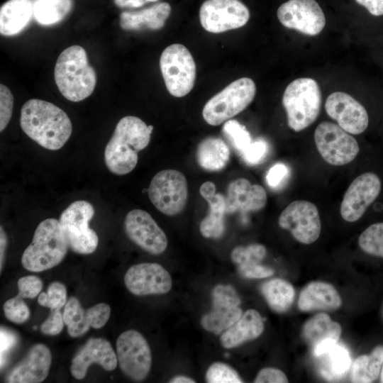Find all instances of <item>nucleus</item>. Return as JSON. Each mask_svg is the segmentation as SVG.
Masks as SVG:
<instances>
[{
	"mask_svg": "<svg viewBox=\"0 0 383 383\" xmlns=\"http://www.w3.org/2000/svg\"><path fill=\"white\" fill-rule=\"evenodd\" d=\"M20 125L30 139L50 150L62 148L72 132L71 121L62 109L38 99H29L23 105Z\"/></svg>",
	"mask_w": 383,
	"mask_h": 383,
	"instance_id": "nucleus-1",
	"label": "nucleus"
},
{
	"mask_svg": "<svg viewBox=\"0 0 383 383\" xmlns=\"http://www.w3.org/2000/svg\"><path fill=\"white\" fill-rule=\"evenodd\" d=\"M152 126H147L140 118L127 116L117 123L104 150V162L108 170L124 175L135 167L139 151L149 144Z\"/></svg>",
	"mask_w": 383,
	"mask_h": 383,
	"instance_id": "nucleus-2",
	"label": "nucleus"
},
{
	"mask_svg": "<svg viewBox=\"0 0 383 383\" xmlns=\"http://www.w3.org/2000/svg\"><path fill=\"white\" fill-rule=\"evenodd\" d=\"M54 78L63 96L73 102L89 96L96 84L95 70L88 62L85 50L79 45H72L60 54Z\"/></svg>",
	"mask_w": 383,
	"mask_h": 383,
	"instance_id": "nucleus-3",
	"label": "nucleus"
},
{
	"mask_svg": "<svg viewBox=\"0 0 383 383\" xmlns=\"http://www.w3.org/2000/svg\"><path fill=\"white\" fill-rule=\"evenodd\" d=\"M68 248L60 221L45 219L38 224L32 242L25 249L21 264L26 270L34 272L51 269L62 261Z\"/></svg>",
	"mask_w": 383,
	"mask_h": 383,
	"instance_id": "nucleus-4",
	"label": "nucleus"
},
{
	"mask_svg": "<svg viewBox=\"0 0 383 383\" xmlns=\"http://www.w3.org/2000/svg\"><path fill=\"white\" fill-rule=\"evenodd\" d=\"M282 104L288 126L301 131L317 118L321 106V92L316 81L309 77L298 78L286 88Z\"/></svg>",
	"mask_w": 383,
	"mask_h": 383,
	"instance_id": "nucleus-5",
	"label": "nucleus"
},
{
	"mask_svg": "<svg viewBox=\"0 0 383 383\" xmlns=\"http://www.w3.org/2000/svg\"><path fill=\"white\" fill-rule=\"evenodd\" d=\"M255 92V84L250 78L235 80L206 102L202 110L204 121L211 126L227 121L248 107Z\"/></svg>",
	"mask_w": 383,
	"mask_h": 383,
	"instance_id": "nucleus-6",
	"label": "nucleus"
},
{
	"mask_svg": "<svg viewBox=\"0 0 383 383\" xmlns=\"http://www.w3.org/2000/svg\"><path fill=\"white\" fill-rule=\"evenodd\" d=\"M94 215V208L91 203L78 200L70 204L60 216L69 248L77 253L91 254L98 246L99 237L89 226Z\"/></svg>",
	"mask_w": 383,
	"mask_h": 383,
	"instance_id": "nucleus-7",
	"label": "nucleus"
},
{
	"mask_svg": "<svg viewBox=\"0 0 383 383\" xmlns=\"http://www.w3.org/2000/svg\"><path fill=\"white\" fill-rule=\"evenodd\" d=\"M160 67L171 95L182 97L192 91L196 79V64L185 46L174 43L167 47L161 54Z\"/></svg>",
	"mask_w": 383,
	"mask_h": 383,
	"instance_id": "nucleus-8",
	"label": "nucleus"
},
{
	"mask_svg": "<svg viewBox=\"0 0 383 383\" xmlns=\"http://www.w3.org/2000/svg\"><path fill=\"white\" fill-rule=\"evenodd\" d=\"M148 193L150 201L159 211L167 216H175L186 206L187 181L178 170H163L153 177Z\"/></svg>",
	"mask_w": 383,
	"mask_h": 383,
	"instance_id": "nucleus-9",
	"label": "nucleus"
},
{
	"mask_svg": "<svg viewBox=\"0 0 383 383\" xmlns=\"http://www.w3.org/2000/svg\"><path fill=\"white\" fill-rule=\"evenodd\" d=\"M314 141L321 157L334 166L351 162L360 152L355 138L338 125L328 121L318 125L314 131Z\"/></svg>",
	"mask_w": 383,
	"mask_h": 383,
	"instance_id": "nucleus-10",
	"label": "nucleus"
},
{
	"mask_svg": "<svg viewBox=\"0 0 383 383\" xmlns=\"http://www.w3.org/2000/svg\"><path fill=\"white\" fill-rule=\"evenodd\" d=\"M116 345L123 373L135 381L144 379L152 366L151 350L144 336L135 330H127L119 335Z\"/></svg>",
	"mask_w": 383,
	"mask_h": 383,
	"instance_id": "nucleus-11",
	"label": "nucleus"
},
{
	"mask_svg": "<svg viewBox=\"0 0 383 383\" xmlns=\"http://www.w3.org/2000/svg\"><path fill=\"white\" fill-rule=\"evenodd\" d=\"M280 228L288 230L294 238L302 244H311L318 238L321 223L316 206L305 200L290 203L278 218Z\"/></svg>",
	"mask_w": 383,
	"mask_h": 383,
	"instance_id": "nucleus-12",
	"label": "nucleus"
},
{
	"mask_svg": "<svg viewBox=\"0 0 383 383\" xmlns=\"http://www.w3.org/2000/svg\"><path fill=\"white\" fill-rule=\"evenodd\" d=\"M249 18L248 7L239 0H206L199 10L202 27L213 33L243 27Z\"/></svg>",
	"mask_w": 383,
	"mask_h": 383,
	"instance_id": "nucleus-13",
	"label": "nucleus"
},
{
	"mask_svg": "<svg viewBox=\"0 0 383 383\" xmlns=\"http://www.w3.org/2000/svg\"><path fill=\"white\" fill-rule=\"evenodd\" d=\"M382 182L378 175L367 172L357 177L345 191L340 207L342 218L348 222L359 220L380 194Z\"/></svg>",
	"mask_w": 383,
	"mask_h": 383,
	"instance_id": "nucleus-14",
	"label": "nucleus"
},
{
	"mask_svg": "<svg viewBox=\"0 0 383 383\" xmlns=\"http://www.w3.org/2000/svg\"><path fill=\"white\" fill-rule=\"evenodd\" d=\"M212 310L201 319V326L216 335L231 327L242 316L240 299L231 285L218 284L212 292Z\"/></svg>",
	"mask_w": 383,
	"mask_h": 383,
	"instance_id": "nucleus-15",
	"label": "nucleus"
},
{
	"mask_svg": "<svg viewBox=\"0 0 383 383\" xmlns=\"http://www.w3.org/2000/svg\"><path fill=\"white\" fill-rule=\"evenodd\" d=\"M277 15L284 27L307 35L319 34L326 25L324 13L315 0H289L278 8Z\"/></svg>",
	"mask_w": 383,
	"mask_h": 383,
	"instance_id": "nucleus-16",
	"label": "nucleus"
},
{
	"mask_svg": "<svg viewBox=\"0 0 383 383\" xmlns=\"http://www.w3.org/2000/svg\"><path fill=\"white\" fill-rule=\"evenodd\" d=\"M124 227L128 238L145 251L160 255L166 250L167 236L147 211L138 209L130 211Z\"/></svg>",
	"mask_w": 383,
	"mask_h": 383,
	"instance_id": "nucleus-17",
	"label": "nucleus"
},
{
	"mask_svg": "<svg viewBox=\"0 0 383 383\" xmlns=\"http://www.w3.org/2000/svg\"><path fill=\"white\" fill-rule=\"evenodd\" d=\"M123 279L127 289L136 296L166 294L172 286L170 273L162 265L154 262L131 266Z\"/></svg>",
	"mask_w": 383,
	"mask_h": 383,
	"instance_id": "nucleus-18",
	"label": "nucleus"
},
{
	"mask_svg": "<svg viewBox=\"0 0 383 383\" xmlns=\"http://www.w3.org/2000/svg\"><path fill=\"white\" fill-rule=\"evenodd\" d=\"M324 106L326 113L349 133L359 135L368 126L369 116L365 108L347 93L331 94Z\"/></svg>",
	"mask_w": 383,
	"mask_h": 383,
	"instance_id": "nucleus-19",
	"label": "nucleus"
},
{
	"mask_svg": "<svg viewBox=\"0 0 383 383\" xmlns=\"http://www.w3.org/2000/svg\"><path fill=\"white\" fill-rule=\"evenodd\" d=\"M62 313L68 334L72 338H77L86 333L90 328H102L109 319L111 308L106 303H99L84 309L79 300L71 296L67 301Z\"/></svg>",
	"mask_w": 383,
	"mask_h": 383,
	"instance_id": "nucleus-20",
	"label": "nucleus"
},
{
	"mask_svg": "<svg viewBox=\"0 0 383 383\" xmlns=\"http://www.w3.org/2000/svg\"><path fill=\"white\" fill-rule=\"evenodd\" d=\"M94 363L106 371L116 369L118 364L117 355L106 339L92 338L88 340L72 358L70 372L75 379H82L89 366Z\"/></svg>",
	"mask_w": 383,
	"mask_h": 383,
	"instance_id": "nucleus-21",
	"label": "nucleus"
},
{
	"mask_svg": "<svg viewBox=\"0 0 383 383\" xmlns=\"http://www.w3.org/2000/svg\"><path fill=\"white\" fill-rule=\"evenodd\" d=\"M52 362L49 348L43 343L33 345L25 358L7 374L9 383H39L48 377Z\"/></svg>",
	"mask_w": 383,
	"mask_h": 383,
	"instance_id": "nucleus-22",
	"label": "nucleus"
},
{
	"mask_svg": "<svg viewBox=\"0 0 383 383\" xmlns=\"http://www.w3.org/2000/svg\"><path fill=\"white\" fill-rule=\"evenodd\" d=\"M303 336L312 348L316 357H320L331 350L337 343L341 335L340 325L333 321L325 313H319L304 324Z\"/></svg>",
	"mask_w": 383,
	"mask_h": 383,
	"instance_id": "nucleus-23",
	"label": "nucleus"
},
{
	"mask_svg": "<svg viewBox=\"0 0 383 383\" xmlns=\"http://www.w3.org/2000/svg\"><path fill=\"white\" fill-rule=\"evenodd\" d=\"M267 201V193L262 186L252 184L247 179L238 178L228 184L226 212L257 211L266 206Z\"/></svg>",
	"mask_w": 383,
	"mask_h": 383,
	"instance_id": "nucleus-24",
	"label": "nucleus"
},
{
	"mask_svg": "<svg viewBox=\"0 0 383 383\" xmlns=\"http://www.w3.org/2000/svg\"><path fill=\"white\" fill-rule=\"evenodd\" d=\"M342 305V299L331 284L316 281L309 283L301 292L298 307L302 311H333Z\"/></svg>",
	"mask_w": 383,
	"mask_h": 383,
	"instance_id": "nucleus-25",
	"label": "nucleus"
},
{
	"mask_svg": "<svg viewBox=\"0 0 383 383\" xmlns=\"http://www.w3.org/2000/svg\"><path fill=\"white\" fill-rule=\"evenodd\" d=\"M264 328V320L260 313L255 309L247 310L221 335V344L227 349L237 347L259 337Z\"/></svg>",
	"mask_w": 383,
	"mask_h": 383,
	"instance_id": "nucleus-26",
	"label": "nucleus"
},
{
	"mask_svg": "<svg viewBox=\"0 0 383 383\" xmlns=\"http://www.w3.org/2000/svg\"><path fill=\"white\" fill-rule=\"evenodd\" d=\"M171 13L167 2H160L138 11H124L120 15V26L126 30H159L164 27Z\"/></svg>",
	"mask_w": 383,
	"mask_h": 383,
	"instance_id": "nucleus-27",
	"label": "nucleus"
},
{
	"mask_svg": "<svg viewBox=\"0 0 383 383\" xmlns=\"http://www.w3.org/2000/svg\"><path fill=\"white\" fill-rule=\"evenodd\" d=\"M33 16V0H9L0 9V33L13 36L21 32Z\"/></svg>",
	"mask_w": 383,
	"mask_h": 383,
	"instance_id": "nucleus-28",
	"label": "nucleus"
},
{
	"mask_svg": "<svg viewBox=\"0 0 383 383\" xmlns=\"http://www.w3.org/2000/svg\"><path fill=\"white\" fill-rule=\"evenodd\" d=\"M196 157L203 169L216 172L223 170L230 159V150L225 142L216 137H208L197 146Z\"/></svg>",
	"mask_w": 383,
	"mask_h": 383,
	"instance_id": "nucleus-29",
	"label": "nucleus"
},
{
	"mask_svg": "<svg viewBox=\"0 0 383 383\" xmlns=\"http://www.w3.org/2000/svg\"><path fill=\"white\" fill-rule=\"evenodd\" d=\"M261 292L270 307L277 313L287 311L292 305L295 291L291 283L275 278L265 282Z\"/></svg>",
	"mask_w": 383,
	"mask_h": 383,
	"instance_id": "nucleus-30",
	"label": "nucleus"
},
{
	"mask_svg": "<svg viewBox=\"0 0 383 383\" xmlns=\"http://www.w3.org/2000/svg\"><path fill=\"white\" fill-rule=\"evenodd\" d=\"M206 201L209 203V210L200 223L201 234L206 238H219L225 231L226 197L222 194L216 193Z\"/></svg>",
	"mask_w": 383,
	"mask_h": 383,
	"instance_id": "nucleus-31",
	"label": "nucleus"
},
{
	"mask_svg": "<svg viewBox=\"0 0 383 383\" xmlns=\"http://www.w3.org/2000/svg\"><path fill=\"white\" fill-rule=\"evenodd\" d=\"M383 365V345H377L370 355L357 357L352 367V382L370 383L375 381Z\"/></svg>",
	"mask_w": 383,
	"mask_h": 383,
	"instance_id": "nucleus-32",
	"label": "nucleus"
},
{
	"mask_svg": "<svg viewBox=\"0 0 383 383\" xmlns=\"http://www.w3.org/2000/svg\"><path fill=\"white\" fill-rule=\"evenodd\" d=\"M73 0H33V18L44 26L62 21L71 11Z\"/></svg>",
	"mask_w": 383,
	"mask_h": 383,
	"instance_id": "nucleus-33",
	"label": "nucleus"
},
{
	"mask_svg": "<svg viewBox=\"0 0 383 383\" xmlns=\"http://www.w3.org/2000/svg\"><path fill=\"white\" fill-rule=\"evenodd\" d=\"M322 355H324L325 358L321 372L325 377L329 379H339L347 373L351 359L345 347L337 343Z\"/></svg>",
	"mask_w": 383,
	"mask_h": 383,
	"instance_id": "nucleus-34",
	"label": "nucleus"
},
{
	"mask_svg": "<svg viewBox=\"0 0 383 383\" xmlns=\"http://www.w3.org/2000/svg\"><path fill=\"white\" fill-rule=\"evenodd\" d=\"M358 244L365 253L383 258V222L372 224L362 231Z\"/></svg>",
	"mask_w": 383,
	"mask_h": 383,
	"instance_id": "nucleus-35",
	"label": "nucleus"
},
{
	"mask_svg": "<svg viewBox=\"0 0 383 383\" xmlns=\"http://www.w3.org/2000/svg\"><path fill=\"white\" fill-rule=\"evenodd\" d=\"M266 254L267 249L263 245L254 243L235 247L231 252V258L238 267L254 265L260 264Z\"/></svg>",
	"mask_w": 383,
	"mask_h": 383,
	"instance_id": "nucleus-36",
	"label": "nucleus"
},
{
	"mask_svg": "<svg viewBox=\"0 0 383 383\" xmlns=\"http://www.w3.org/2000/svg\"><path fill=\"white\" fill-rule=\"evenodd\" d=\"M223 132L235 149L242 154L252 143L246 128L236 120H228L223 126Z\"/></svg>",
	"mask_w": 383,
	"mask_h": 383,
	"instance_id": "nucleus-37",
	"label": "nucleus"
},
{
	"mask_svg": "<svg viewBox=\"0 0 383 383\" xmlns=\"http://www.w3.org/2000/svg\"><path fill=\"white\" fill-rule=\"evenodd\" d=\"M67 301L66 287L59 282L50 283L47 292L40 293L38 297V304L50 310L60 309L65 306Z\"/></svg>",
	"mask_w": 383,
	"mask_h": 383,
	"instance_id": "nucleus-38",
	"label": "nucleus"
},
{
	"mask_svg": "<svg viewBox=\"0 0 383 383\" xmlns=\"http://www.w3.org/2000/svg\"><path fill=\"white\" fill-rule=\"evenodd\" d=\"M206 380L209 383H241L242 379L238 372L223 362H214L206 372Z\"/></svg>",
	"mask_w": 383,
	"mask_h": 383,
	"instance_id": "nucleus-39",
	"label": "nucleus"
},
{
	"mask_svg": "<svg viewBox=\"0 0 383 383\" xmlns=\"http://www.w3.org/2000/svg\"><path fill=\"white\" fill-rule=\"evenodd\" d=\"M3 310L6 318L12 323L21 324L30 317V312L23 298L16 295L5 301Z\"/></svg>",
	"mask_w": 383,
	"mask_h": 383,
	"instance_id": "nucleus-40",
	"label": "nucleus"
},
{
	"mask_svg": "<svg viewBox=\"0 0 383 383\" xmlns=\"http://www.w3.org/2000/svg\"><path fill=\"white\" fill-rule=\"evenodd\" d=\"M13 96L11 90L4 84H0V131L2 132L9 124L13 113Z\"/></svg>",
	"mask_w": 383,
	"mask_h": 383,
	"instance_id": "nucleus-41",
	"label": "nucleus"
},
{
	"mask_svg": "<svg viewBox=\"0 0 383 383\" xmlns=\"http://www.w3.org/2000/svg\"><path fill=\"white\" fill-rule=\"evenodd\" d=\"M18 294L20 297L33 299L40 294L43 289V282L35 275H28L18 280Z\"/></svg>",
	"mask_w": 383,
	"mask_h": 383,
	"instance_id": "nucleus-42",
	"label": "nucleus"
},
{
	"mask_svg": "<svg viewBox=\"0 0 383 383\" xmlns=\"http://www.w3.org/2000/svg\"><path fill=\"white\" fill-rule=\"evenodd\" d=\"M268 146L265 140L257 139L250 143L241 154L244 161L250 165L260 163L266 156Z\"/></svg>",
	"mask_w": 383,
	"mask_h": 383,
	"instance_id": "nucleus-43",
	"label": "nucleus"
},
{
	"mask_svg": "<svg viewBox=\"0 0 383 383\" xmlns=\"http://www.w3.org/2000/svg\"><path fill=\"white\" fill-rule=\"evenodd\" d=\"M65 324L63 313L60 309L51 310L49 317L42 323L40 331L45 335H56L62 331Z\"/></svg>",
	"mask_w": 383,
	"mask_h": 383,
	"instance_id": "nucleus-44",
	"label": "nucleus"
},
{
	"mask_svg": "<svg viewBox=\"0 0 383 383\" xmlns=\"http://www.w3.org/2000/svg\"><path fill=\"white\" fill-rule=\"evenodd\" d=\"M255 383H287L288 378L286 374L279 369L266 367L262 369L256 376Z\"/></svg>",
	"mask_w": 383,
	"mask_h": 383,
	"instance_id": "nucleus-45",
	"label": "nucleus"
},
{
	"mask_svg": "<svg viewBox=\"0 0 383 383\" xmlns=\"http://www.w3.org/2000/svg\"><path fill=\"white\" fill-rule=\"evenodd\" d=\"M238 270L243 277L251 279L266 278L274 274V270L271 267L261 264L238 266Z\"/></svg>",
	"mask_w": 383,
	"mask_h": 383,
	"instance_id": "nucleus-46",
	"label": "nucleus"
},
{
	"mask_svg": "<svg viewBox=\"0 0 383 383\" xmlns=\"http://www.w3.org/2000/svg\"><path fill=\"white\" fill-rule=\"evenodd\" d=\"M288 168L282 163L273 165L266 175V181L271 187H277L288 174Z\"/></svg>",
	"mask_w": 383,
	"mask_h": 383,
	"instance_id": "nucleus-47",
	"label": "nucleus"
},
{
	"mask_svg": "<svg viewBox=\"0 0 383 383\" xmlns=\"http://www.w3.org/2000/svg\"><path fill=\"white\" fill-rule=\"evenodd\" d=\"M364 6L372 15L379 16L383 15V0H355Z\"/></svg>",
	"mask_w": 383,
	"mask_h": 383,
	"instance_id": "nucleus-48",
	"label": "nucleus"
},
{
	"mask_svg": "<svg viewBox=\"0 0 383 383\" xmlns=\"http://www.w3.org/2000/svg\"><path fill=\"white\" fill-rule=\"evenodd\" d=\"M114 4L120 8H139L148 2L158 0H113Z\"/></svg>",
	"mask_w": 383,
	"mask_h": 383,
	"instance_id": "nucleus-49",
	"label": "nucleus"
},
{
	"mask_svg": "<svg viewBox=\"0 0 383 383\" xmlns=\"http://www.w3.org/2000/svg\"><path fill=\"white\" fill-rule=\"evenodd\" d=\"M7 246V236L2 226L0 227V270H2Z\"/></svg>",
	"mask_w": 383,
	"mask_h": 383,
	"instance_id": "nucleus-50",
	"label": "nucleus"
},
{
	"mask_svg": "<svg viewBox=\"0 0 383 383\" xmlns=\"http://www.w3.org/2000/svg\"><path fill=\"white\" fill-rule=\"evenodd\" d=\"M200 194L206 200L216 194V186L212 182H205L200 187Z\"/></svg>",
	"mask_w": 383,
	"mask_h": 383,
	"instance_id": "nucleus-51",
	"label": "nucleus"
},
{
	"mask_svg": "<svg viewBox=\"0 0 383 383\" xmlns=\"http://www.w3.org/2000/svg\"><path fill=\"white\" fill-rule=\"evenodd\" d=\"M169 382L170 383H195L196 381L187 376L177 375L172 378Z\"/></svg>",
	"mask_w": 383,
	"mask_h": 383,
	"instance_id": "nucleus-52",
	"label": "nucleus"
},
{
	"mask_svg": "<svg viewBox=\"0 0 383 383\" xmlns=\"http://www.w3.org/2000/svg\"><path fill=\"white\" fill-rule=\"evenodd\" d=\"M380 380H381V382L383 383V365H382V369H381V373H380Z\"/></svg>",
	"mask_w": 383,
	"mask_h": 383,
	"instance_id": "nucleus-53",
	"label": "nucleus"
}]
</instances>
